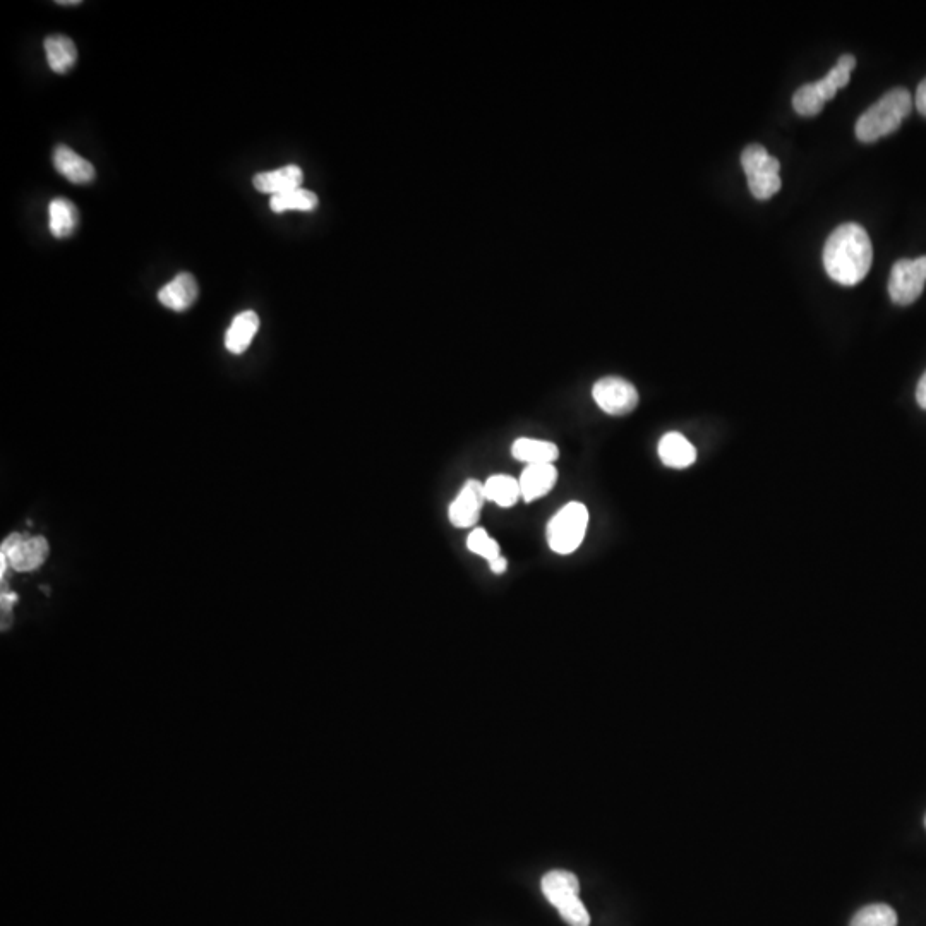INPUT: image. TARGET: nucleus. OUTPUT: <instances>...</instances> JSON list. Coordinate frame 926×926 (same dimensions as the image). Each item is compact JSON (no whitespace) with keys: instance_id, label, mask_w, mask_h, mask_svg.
I'll return each instance as SVG.
<instances>
[{"instance_id":"1","label":"nucleus","mask_w":926,"mask_h":926,"mask_svg":"<svg viewBox=\"0 0 926 926\" xmlns=\"http://www.w3.org/2000/svg\"><path fill=\"white\" fill-rule=\"evenodd\" d=\"M873 247L870 235L858 223L837 227L824 247V266L834 282L851 287L860 283L872 268Z\"/></svg>"},{"instance_id":"2","label":"nucleus","mask_w":926,"mask_h":926,"mask_svg":"<svg viewBox=\"0 0 926 926\" xmlns=\"http://www.w3.org/2000/svg\"><path fill=\"white\" fill-rule=\"evenodd\" d=\"M913 109V98L906 88H894L873 103L856 122V138L861 143H873L894 133Z\"/></svg>"},{"instance_id":"3","label":"nucleus","mask_w":926,"mask_h":926,"mask_svg":"<svg viewBox=\"0 0 926 926\" xmlns=\"http://www.w3.org/2000/svg\"><path fill=\"white\" fill-rule=\"evenodd\" d=\"M854 67H856L854 55H841L839 61L836 62V66L830 69L824 79L803 85L800 90L794 93V110L803 117H813V115L820 114L825 103L836 97L837 90H841V88L848 85Z\"/></svg>"},{"instance_id":"4","label":"nucleus","mask_w":926,"mask_h":926,"mask_svg":"<svg viewBox=\"0 0 926 926\" xmlns=\"http://www.w3.org/2000/svg\"><path fill=\"white\" fill-rule=\"evenodd\" d=\"M589 527V510L587 506L572 501L563 506L549 520L546 537L551 551L558 554H572L580 548Z\"/></svg>"},{"instance_id":"5","label":"nucleus","mask_w":926,"mask_h":926,"mask_svg":"<svg viewBox=\"0 0 926 926\" xmlns=\"http://www.w3.org/2000/svg\"><path fill=\"white\" fill-rule=\"evenodd\" d=\"M741 165L745 169L746 179L750 193L757 199H769L781 189V163L777 158L772 157L764 146L753 145L746 146L743 155H741Z\"/></svg>"},{"instance_id":"6","label":"nucleus","mask_w":926,"mask_h":926,"mask_svg":"<svg viewBox=\"0 0 926 926\" xmlns=\"http://www.w3.org/2000/svg\"><path fill=\"white\" fill-rule=\"evenodd\" d=\"M925 283L926 256L918 259H899L890 271V299L899 306H909L920 299Z\"/></svg>"},{"instance_id":"7","label":"nucleus","mask_w":926,"mask_h":926,"mask_svg":"<svg viewBox=\"0 0 926 926\" xmlns=\"http://www.w3.org/2000/svg\"><path fill=\"white\" fill-rule=\"evenodd\" d=\"M592 397L602 412L618 417L630 414L638 405L637 388L618 376L599 379L592 388Z\"/></svg>"},{"instance_id":"8","label":"nucleus","mask_w":926,"mask_h":926,"mask_svg":"<svg viewBox=\"0 0 926 926\" xmlns=\"http://www.w3.org/2000/svg\"><path fill=\"white\" fill-rule=\"evenodd\" d=\"M486 493H484V484L470 479L463 484L457 498L451 501L448 517L453 527L457 529H470L479 522L481 518L482 506L486 503Z\"/></svg>"},{"instance_id":"9","label":"nucleus","mask_w":926,"mask_h":926,"mask_svg":"<svg viewBox=\"0 0 926 926\" xmlns=\"http://www.w3.org/2000/svg\"><path fill=\"white\" fill-rule=\"evenodd\" d=\"M50 546L45 537H28L16 544L7 554H0L9 560V566L16 572H33L49 558Z\"/></svg>"},{"instance_id":"10","label":"nucleus","mask_w":926,"mask_h":926,"mask_svg":"<svg viewBox=\"0 0 926 926\" xmlns=\"http://www.w3.org/2000/svg\"><path fill=\"white\" fill-rule=\"evenodd\" d=\"M556 481H558V470L554 467V463L527 465L518 479L525 503H532L551 493Z\"/></svg>"},{"instance_id":"11","label":"nucleus","mask_w":926,"mask_h":926,"mask_svg":"<svg viewBox=\"0 0 926 926\" xmlns=\"http://www.w3.org/2000/svg\"><path fill=\"white\" fill-rule=\"evenodd\" d=\"M199 287L196 278L191 273H179L172 282L167 283L158 292V301L172 311L182 313L193 306L198 299Z\"/></svg>"},{"instance_id":"12","label":"nucleus","mask_w":926,"mask_h":926,"mask_svg":"<svg viewBox=\"0 0 926 926\" xmlns=\"http://www.w3.org/2000/svg\"><path fill=\"white\" fill-rule=\"evenodd\" d=\"M55 170L66 177L67 181L85 186L95 181V167L86 158L79 157L69 146L59 145L54 151Z\"/></svg>"},{"instance_id":"13","label":"nucleus","mask_w":926,"mask_h":926,"mask_svg":"<svg viewBox=\"0 0 926 926\" xmlns=\"http://www.w3.org/2000/svg\"><path fill=\"white\" fill-rule=\"evenodd\" d=\"M302 181H304L302 170L297 165H287L282 169L254 175L253 186L258 189L259 193L278 196V194L301 189Z\"/></svg>"},{"instance_id":"14","label":"nucleus","mask_w":926,"mask_h":926,"mask_svg":"<svg viewBox=\"0 0 926 926\" xmlns=\"http://www.w3.org/2000/svg\"><path fill=\"white\" fill-rule=\"evenodd\" d=\"M657 451L662 463L671 469H688L697 460L695 446L680 433L664 434Z\"/></svg>"},{"instance_id":"15","label":"nucleus","mask_w":926,"mask_h":926,"mask_svg":"<svg viewBox=\"0 0 926 926\" xmlns=\"http://www.w3.org/2000/svg\"><path fill=\"white\" fill-rule=\"evenodd\" d=\"M259 330L258 314L244 311L237 314L229 330L225 333V347L235 355H241L249 349Z\"/></svg>"},{"instance_id":"16","label":"nucleus","mask_w":926,"mask_h":926,"mask_svg":"<svg viewBox=\"0 0 926 926\" xmlns=\"http://www.w3.org/2000/svg\"><path fill=\"white\" fill-rule=\"evenodd\" d=\"M45 55L49 67L57 74H66L76 66L78 62V49L76 43L66 35H50L43 42Z\"/></svg>"},{"instance_id":"17","label":"nucleus","mask_w":926,"mask_h":926,"mask_svg":"<svg viewBox=\"0 0 926 926\" xmlns=\"http://www.w3.org/2000/svg\"><path fill=\"white\" fill-rule=\"evenodd\" d=\"M512 455L518 462H524L527 465H541V463L556 462L560 458V448L551 441L520 438L513 443Z\"/></svg>"},{"instance_id":"18","label":"nucleus","mask_w":926,"mask_h":926,"mask_svg":"<svg viewBox=\"0 0 926 926\" xmlns=\"http://www.w3.org/2000/svg\"><path fill=\"white\" fill-rule=\"evenodd\" d=\"M79 225L78 208L73 201L55 198L49 206V229L55 239H67L76 232Z\"/></svg>"},{"instance_id":"19","label":"nucleus","mask_w":926,"mask_h":926,"mask_svg":"<svg viewBox=\"0 0 926 926\" xmlns=\"http://www.w3.org/2000/svg\"><path fill=\"white\" fill-rule=\"evenodd\" d=\"M542 892L548 897V901L553 904L554 908L565 901L566 897L578 896L580 894V882L577 875L566 870H553L542 877Z\"/></svg>"},{"instance_id":"20","label":"nucleus","mask_w":926,"mask_h":926,"mask_svg":"<svg viewBox=\"0 0 926 926\" xmlns=\"http://www.w3.org/2000/svg\"><path fill=\"white\" fill-rule=\"evenodd\" d=\"M484 493L486 500L493 501L501 508H512L522 498L518 479L505 474L489 477L488 481L484 482Z\"/></svg>"},{"instance_id":"21","label":"nucleus","mask_w":926,"mask_h":926,"mask_svg":"<svg viewBox=\"0 0 926 926\" xmlns=\"http://www.w3.org/2000/svg\"><path fill=\"white\" fill-rule=\"evenodd\" d=\"M270 208L273 213L285 211H313L318 208V196L307 189H295L290 193L271 196Z\"/></svg>"},{"instance_id":"22","label":"nucleus","mask_w":926,"mask_h":926,"mask_svg":"<svg viewBox=\"0 0 926 926\" xmlns=\"http://www.w3.org/2000/svg\"><path fill=\"white\" fill-rule=\"evenodd\" d=\"M849 926H897V913L887 904H870L854 914Z\"/></svg>"},{"instance_id":"23","label":"nucleus","mask_w":926,"mask_h":926,"mask_svg":"<svg viewBox=\"0 0 926 926\" xmlns=\"http://www.w3.org/2000/svg\"><path fill=\"white\" fill-rule=\"evenodd\" d=\"M467 548H469L470 553L479 554L489 563L501 556L500 544L494 541L493 537L489 536L488 532L481 529V527H476L470 532L469 537H467Z\"/></svg>"},{"instance_id":"24","label":"nucleus","mask_w":926,"mask_h":926,"mask_svg":"<svg viewBox=\"0 0 926 926\" xmlns=\"http://www.w3.org/2000/svg\"><path fill=\"white\" fill-rule=\"evenodd\" d=\"M558 913L570 926H590V914L580 896L566 897L558 906Z\"/></svg>"},{"instance_id":"25","label":"nucleus","mask_w":926,"mask_h":926,"mask_svg":"<svg viewBox=\"0 0 926 926\" xmlns=\"http://www.w3.org/2000/svg\"><path fill=\"white\" fill-rule=\"evenodd\" d=\"M916 109L926 117V78L921 81L918 90H916Z\"/></svg>"},{"instance_id":"26","label":"nucleus","mask_w":926,"mask_h":926,"mask_svg":"<svg viewBox=\"0 0 926 926\" xmlns=\"http://www.w3.org/2000/svg\"><path fill=\"white\" fill-rule=\"evenodd\" d=\"M916 402H918L921 409L926 410V371L925 374L921 376L918 388H916Z\"/></svg>"},{"instance_id":"27","label":"nucleus","mask_w":926,"mask_h":926,"mask_svg":"<svg viewBox=\"0 0 926 926\" xmlns=\"http://www.w3.org/2000/svg\"><path fill=\"white\" fill-rule=\"evenodd\" d=\"M489 566H491V570H493V573H496V575H501V573L506 572V566H508V561H506L505 556H500V558H496V560L491 561V563H489Z\"/></svg>"},{"instance_id":"28","label":"nucleus","mask_w":926,"mask_h":926,"mask_svg":"<svg viewBox=\"0 0 926 926\" xmlns=\"http://www.w3.org/2000/svg\"><path fill=\"white\" fill-rule=\"evenodd\" d=\"M57 4H59V6H79L81 2H79V0H59Z\"/></svg>"},{"instance_id":"29","label":"nucleus","mask_w":926,"mask_h":926,"mask_svg":"<svg viewBox=\"0 0 926 926\" xmlns=\"http://www.w3.org/2000/svg\"><path fill=\"white\" fill-rule=\"evenodd\" d=\"M925 825H926V818H925Z\"/></svg>"}]
</instances>
